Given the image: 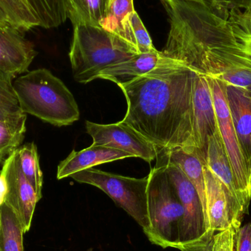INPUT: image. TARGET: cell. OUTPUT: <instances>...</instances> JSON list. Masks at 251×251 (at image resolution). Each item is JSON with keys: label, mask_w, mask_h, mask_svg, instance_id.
<instances>
[{"label": "cell", "mask_w": 251, "mask_h": 251, "mask_svg": "<svg viewBox=\"0 0 251 251\" xmlns=\"http://www.w3.org/2000/svg\"><path fill=\"white\" fill-rule=\"evenodd\" d=\"M196 69L169 61L119 85L127 101L122 121L158 149L196 151L193 137V80Z\"/></svg>", "instance_id": "obj_1"}, {"label": "cell", "mask_w": 251, "mask_h": 251, "mask_svg": "<svg viewBox=\"0 0 251 251\" xmlns=\"http://www.w3.org/2000/svg\"><path fill=\"white\" fill-rule=\"evenodd\" d=\"M179 50L187 66L251 91V26L242 10L221 15L199 4L181 26Z\"/></svg>", "instance_id": "obj_2"}, {"label": "cell", "mask_w": 251, "mask_h": 251, "mask_svg": "<svg viewBox=\"0 0 251 251\" xmlns=\"http://www.w3.org/2000/svg\"><path fill=\"white\" fill-rule=\"evenodd\" d=\"M13 88L25 114L59 127L73 125L80 117L73 94L48 69H35L18 76Z\"/></svg>", "instance_id": "obj_3"}, {"label": "cell", "mask_w": 251, "mask_h": 251, "mask_svg": "<svg viewBox=\"0 0 251 251\" xmlns=\"http://www.w3.org/2000/svg\"><path fill=\"white\" fill-rule=\"evenodd\" d=\"M138 54L127 43L99 26H74L69 59L74 78L79 83L95 80L109 66Z\"/></svg>", "instance_id": "obj_4"}, {"label": "cell", "mask_w": 251, "mask_h": 251, "mask_svg": "<svg viewBox=\"0 0 251 251\" xmlns=\"http://www.w3.org/2000/svg\"><path fill=\"white\" fill-rule=\"evenodd\" d=\"M147 209L149 228L145 232L149 241L162 249H176L184 211L165 164L156 165L149 173Z\"/></svg>", "instance_id": "obj_5"}, {"label": "cell", "mask_w": 251, "mask_h": 251, "mask_svg": "<svg viewBox=\"0 0 251 251\" xmlns=\"http://www.w3.org/2000/svg\"><path fill=\"white\" fill-rule=\"evenodd\" d=\"M79 183L98 187L126 211L146 232L149 228L147 209L149 176L137 178L88 168L71 176Z\"/></svg>", "instance_id": "obj_6"}, {"label": "cell", "mask_w": 251, "mask_h": 251, "mask_svg": "<svg viewBox=\"0 0 251 251\" xmlns=\"http://www.w3.org/2000/svg\"><path fill=\"white\" fill-rule=\"evenodd\" d=\"M208 78L212 91L218 130L241 192L246 214H249L251 200V171L242 150L233 123L227 101L226 84L213 76H208Z\"/></svg>", "instance_id": "obj_7"}, {"label": "cell", "mask_w": 251, "mask_h": 251, "mask_svg": "<svg viewBox=\"0 0 251 251\" xmlns=\"http://www.w3.org/2000/svg\"><path fill=\"white\" fill-rule=\"evenodd\" d=\"M206 196V212L209 228L215 232L224 231L231 226L241 227L243 215V206L226 186L203 165Z\"/></svg>", "instance_id": "obj_8"}, {"label": "cell", "mask_w": 251, "mask_h": 251, "mask_svg": "<svg viewBox=\"0 0 251 251\" xmlns=\"http://www.w3.org/2000/svg\"><path fill=\"white\" fill-rule=\"evenodd\" d=\"M165 164L170 179L184 208L178 245L195 241L209 229L201 201L197 190L184 172L167 159Z\"/></svg>", "instance_id": "obj_9"}, {"label": "cell", "mask_w": 251, "mask_h": 251, "mask_svg": "<svg viewBox=\"0 0 251 251\" xmlns=\"http://www.w3.org/2000/svg\"><path fill=\"white\" fill-rule=\"evenodd\" d=\"M86 131L93 143L122 151L151 162L159 153V149L143 137L132 127L120 122L110 125H100L87 121Z\"/></svg>", "instance_id": "obj_10"}, {"label": "cell", "mask_w": 251, "mask_h": 251, "mask_svg": "<svg viewBox=\"0 0 251 251\" xmlns=\"http://www.w3.org/2000/svg\"><path fill=\"white\" fill-rule=\"evenodd\" d=\"M0 174L7 183L5 203L16 214L26 233L30 229L35 207L40 199L22 173L17 151L5 161Z\"/></svg>", "instance_id": "obj_11"}, {"label": "cell", "mask_w": 251, "mask_h": 251, "mask_svg": "<svg viewBox=\"0 0 251 251\" xmlns=\"http://www.w3.org/2000/svg\"><path fill=\"white\" fill-rule=\"evenodd\" d=\"M193 137L196 153L206 157L208 140L218 130L212 91L207 75L196 71L193 80Z\"/></svg>", "instance_id": "obj_12"}, {"label": "cell", "mask_w": 251, "mask_h": 251, "mask_svg": "<svg viewBox=\"0 0 251 251\" xmlns=\"http://www.w3.org/2000/svg\"><path fill=\"white\" fill-rule=\"evenodd\" d=\"M37 54L35 46L22 31L11 26H0V74L14 80L27 72Z\"/></svg>", "instance_id": "obj_13"}, {"label": "cell", "mask_w": 251, "mask_h": 251, "mask_svg": "<svg viewBox=\"0 0 251 251\" xmlns=\"http://www.w3.org/2000/svg\"><path fill=\"white\" fill-rule=\"evenodd\" d=\"M128 157H133L132 155L117 149L93 143L90 147L79 151H72L67 158L59 164L57 178L63 179L83 170Z\"/></svg>", "instance_id": "obj_14"}, {"label": "cell", "mask_w": 251, "mask_h": 251, "mask_svg": "<svg viewBox=\"0 0 251 251\" xmlns=\"http://www.w3.org/2000/svg\"><path fill=\"white\" fill-rule=\"evenodd\" d=\"M171 59L159 51L134 54L125 61L104 69L97 79L111 81L118 85H123L167 63Z\"/></svg>", "instance_id": "obj_15"}, {"label": "cell", "mask_w": 251, "mask_h": 251, "mask_svg": "<svg viewBox=\"0 0 251 251\" xmlns=\"http://www.w3.org/2000/svg\"><path fill=\"white\" fill-rule=\"evenodd\" d=\"M234 128L251 171V91L226 84Z\"/></svg>", "instance_id": "obj_16"}, {"label": "cell", "mask_w": 251, "mask_h": 251, "mask_svg": "<svg viewBox=\"0 0 251 251\" xmlns=\"http://www.w3.org/2000/svg\"><path fill=\"white\" fill-rule=\"evenodd\" d=\"M206 166L226 186L229 191L243 206L246 214L243 196L233 172L231 162L227 155L219 130L208 140L205 157Z\"/></svg>", "instance_id": "obj_17"}, {"label": "cell", "mask_w": 251, "mask_h": 251, "mask_svg": "<svg viewBox=\"0 0 251 251\" xmlns=\"http://www.w3.org/2000/svg\"><path fill=\"white\" fill-rule=\"evenodd\" d=\"M134 10V0H107L100 26L123 40L137 51L131 28V16Z\"/></svg>", "instance_id": "obj_18"}, {"label": "cell", "mask_w": 251, "mask_h": 251, "mask_svg": "<svg viewBox=\"0 0 251 251\" xmlns=\"http://www.w3.org/2000/svg\"><path fill=\"white\" fill-rule=\"evenodd\" d=\"M38 26L45 29L55 28L68 19L69 0H25Z\"/></svg>", "instance_id": "obj_19"}, {"label": "cell", "mask_w": 251, "mask_h": 251, "mask_svg": "<svg viewBox=\"0 0 251 251\" xmlns=\"http://www.w3.org/2000/svg\"><path fill=\"white\" fill-rule=\"evenodd\" d=\"M26 115L0 120V167L22 146L26 134Z\"/></svg>", "instance_id": "obj_20"}, {"label": "cell", "mask_w": 251, "mask_h": 251, "mask_svg": "<svg viewBox=\"0 0 251 251\" xmlns=\"http://www.w3.org/2000/svg\"><path fill=\"white\" fill-rule=\"evenodd\" d=\"M23 226L11 208L0 206V251H24Z\"/></svg>", "instance_id": "obj_21"}, {"label": "cell", "mask_w": 251, "mask_h": 251, "mask_svg": "<svg viewBox=\"0 0 251 251\" xmlns=\"http://www.w3.org/2000/svg\"><path fill=\"white\" fill-rule=\"evenodd\" d=\"M107 0H69L68 19L74 26H100L105 13Z\"/></svg>", "instance_id": "obj_22"}, {"label": "cell", "mask_w": 251, "mask_h": 251, "mask_svg": "<svg viewBox=\"0 0 251 251\" xmlns=\"http://www.w3.org/2000/svg\"><path fill=\"white\" fill-rule=\"evenodd\" d=\"M21 169L41 200L44 176L40 166L39 155L35 143L22 145L17 150Z\"/></svg>", "instance_id": "obj_23"}, {"label": "cell", "mask_w": 251, "mask_h": 251, "mask_svg": "<svg viewBox=\"0 0 251 251\" xmlns=\"http://www.w3.org/2000/svg\"><path fill=\"white\" fill-rule=\"evenodd\" d=\"M0 7L5 13L9 25L15 29L24 32L39 26L25 0H0Z\"/></svg>", "instance_id": "obj_24"}, {"label": "cell", "mask_w": 251, "mask_h": 251, "mask_svg": "<svg viewBox=\"0 0 251 251\" xmlns=\"http://www.w3.org/2000/svg\"><path fill=\"white\" fill-rule=\"evenodd\" d=\"M13 81L0 74V120L15 119L25 114L15 93Z\"/></svg>", "instance_id": "obj_25"}, {"label": "cell", "mask_w": 251, "mask_h": 251, "mask_svg": "<svg viewBox=\"0 0 251 251\" xmlns=\"http://www.w3.org/2000/svg\"><path fill=\"white\" fill-rule=\"evenodd\" d=\"M131 28L138 54L158 51L153 46L150 35L136 10L131 16Z\"/></svg>", "instance_id": "obj_26"}, {"label": "cell", "mask_w": 251, "mask_h": 251, "mask_svg": "<svg viewBox=\"0 0 251 251\" xmlns=\"http://www.w3.org/2000/svg\"><path fill=\"white\" fill-rule=\"evenodd\" d=\"M239 229L231 226L224 231L215 232L213 235L212 251H236Z\"/></svg>", "instance_id": "obj_27"}, {"label": "cell", "mask_w": 251, "mask_h": 251, "mask_svg": "<svg viewBox=\"0 0 251 251\" xmlns=\"http://www.w3.org/2000/svg\"><path fill=\"white\" fill-rule=\"evenodd\" d=\"M215 233L213 230L209 228L201 238L190 243L178 245L176 249L181 251H212Z\"/></svg>", "instance_id": "obj_28"}, {"label": "cell", "mask_w": 251, "mask_h": 251, "mask_svg": "<svg viewBox=\"0 0 251 251\" xmlns=\"http://www.w3.org/2000/svg\"><path fill=\"white\" fill-rule=\"evenodd\" d=\"M236 251H251V222L238 230Z\"/></svg>", "instance_id": "obj_29"}, {"label": "cell", "mask_w": 251, "mask_h": 251, "mask_svg": "<svg viewBox=\"0 0 251 251\" xmlns=\"http://www.w3.org/2000/svg\"><path fill=\"white\" fill-rule=\"evenodd\" d=\"M226 10H251V0H222Z\"/></svg>", "instance_id": "obj_30"}, {"label": "cell", "mask_w": 251, "mask_h": 251, "mask_svg": "<svg viewBox=\"0 0 251 251\" xmlns=\"http://www.w3.org/2000/svg\"><path fill=\"white\" fill-rule=\"evenodd\" d=\"M7 193V187L5 178L0 174V206L5 203Z\"/></svg>", "instance_id": "obj_31"}, {"label": "cell", "mask_w": 251, "mask_h": 251, "mask_svg": "<svg viewBox=\"0 0 251 251\" xmlns=\"http://www.w3.org/2000/svg\"><path fill=\"white\" fill-rule=\"evenodd\" d=\"M198 1H203V2L206 3V4L210 5L211 7L217 9V10L222 12V13H226V12L228 11V10H226L224 7L222 0H198Z\"/></svg>", "instance_id": "obj_32"}, {"label": "cell", "mask_w": 251, "mask_h": 251, "mask_svg": "<svg viewBox=\"0 0 251 251\" xmlns=\"http://www.w3.org/2000/svg\"><path fill=\"white\" fill-rule=\"evenodd\" d=\"M10 26L7 22V16L2 9L0 7V26Z\"/></svg>", "instance_id": "obj_33"}, {"label": "cell", "mask_w": 251, "mask_h": 251, "mask_svg": "<svg viewBox=\"0 0 251 251\" xmlns=\"http://www.w3.org/2000/svg\"></svg>", "instance_id": "obj_34"}]
</instances>
